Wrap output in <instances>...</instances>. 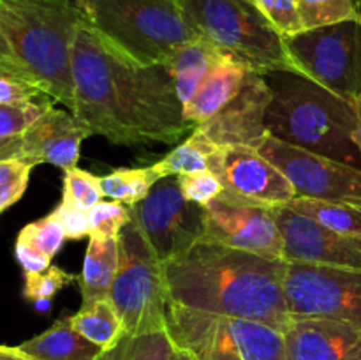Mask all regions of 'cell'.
<instances>
[{
	"label": "cell",
	"mask_w": 361,
	"mask_h": 360,
	"mask_svg": "<svg viewBox=\"0 0 361 360\" xmlns=\"http://www.w3.org/2000/svg\"><path fill=\"white\" fill-rule=\"evenodd\" d=\"M286 360H361V328L321 318H293Z\"/></svg>",
	"instance_id": "ac0fdd59"
},
{
	"label": "cell",
	"mask_w": 361,
	"mask_h": 360,
	"mask_svg": "<svg viewBox=\"0 0 361 360\" xmlns=\"http://www.w3.org/2000/svg\"><path fill=\"white\" fill-rule=\"evenodd\" d=\"M288 207L334 229V232L361 239V198L334 201L295 198L293 201H289Z\"/></svg>",
	"instance_id": "d4e9b609"
},
{
	"label": "cell",
	"mask_w": 361,
	"mask_h": 360,
	"mask_svg": "<svg viewBox=\"0 0 361 360\" xmlns=\"http://www.w3.org/2000/svg\"><path fill=\"white\" fill-rule=\"evenodd\" d=\"M166 330L176 346L197 360H286L284 334L261 321L168 302Z\"/></svg>",
	"instance_id": "52a82bcc"
},
{
	"label": "cell",
	"mask_w": 361,
	"mask_h": 360,
	"mask_svg": "<svg viewBox=\"0 0 361 360\" xmlns=\"http://www.w3.org/2000/svg\"><path fill=\"white\" fill-rule=\"evenodd\" d=\"M34 164L25 159L0 161V214L23 198Z\"/></svg>",
	"instance_id": "1f68e13d"
},
{
	"label": "cell",
	"mask_w": 361,
	"mask_h": 360,
	"mask_svg": "<svg viewBox=\"0 0 361 360\" xmlns=\"http://www.w3.org/2000/svg\"><path fill=\"white\" fill-rule=\"evenodd\" d=\"M183 9L201 39L254 73L289 71L305 76L284 37L249 0H183Z\"/></svg>",
	"instance_id": "8992f818"
},
{
	"label": "cell",
	"mask_w": 361,
	"mask_h": 360,
	"mask_svg": "<svg viewBox=\"0 0 361 360\" xmlns=\"http://www.w3.org/2000/svg\"><path fill=\"white\" fill-rule=\"evenodd\" d=\"M74 281H78L76 275L69 274L56 265H51L42 272L25 274L23 296L32 302L37 299H53L60 289H63Z\"/></svg>",
	"instance_id": "d590c367"
},
{
	"label": "cell",
	"mask_w": 361,
	"mask_h": 360,
	"mask_svg": "<svg viewBox=\"0 0 361 360\" xmlns=\"http://www.w3.org/2000/svg\"><path fill=\"white\" fill-rule=\"evenodd\" d=\"M356 2H358V9H360V13H361V0H356Z\"/></svg>",
	"instance_id": "ee69618b"
},
{
	"label": "cell",
	"mask_w": 361,
	"mask_h": 360,
	"mask_svg": "<svg viewBox=\"0 0 361 360\" xmlns=\"http://www.w3.org/2000/svg\"><path fill=\"white\" fill-rule=\"evenodd\" d=\"M161 179L164 176L155 164L147 168H118L109 175L101 176V189L109 200L133 207L143 201Z\"/></svg>",
	"instance_id": "484cf974"
},
{
	"label": "cell",
	"mask_w": 361,
	"mask_h": 360,
	"mask_svg": "<svg viewBox=\"0 0 361 360\" xmlns=\"http://www.w3.org/2000/svg\"><path fill=\"white\" fill-rule=\"evenodd\" d=\"M256 150L284 173L296 198L328 201L361 198V169L293 147L270 134Z\"/></svg>",
	"instance_id": "7c38bea8"
},
{
	"label": "cell",
	"mask_w": 361,
	"mask_h": 360,
	"mask_svg": "<svg viewBox=\"0 0 361 360\" xmlns=\"http://www.w3.org/2000/svg\"><path fill=\"white\" fill-rule=\"evenodd\" d=\"M92 136L90 131L74 116V113L51 108L21 136V159L34 166L48 162L56 168H76L83 140Z\"/></svg>",
	"instance_id": "e0dca14e"
},
{
	"label": "cell",
	"mask_w": 361,
	"mask_h": 360,
	"mask_svg": "<svg viewBox=\"0 0 361 360\" xmlns=\"http://www.w3.org/2000/svg\"><path fill=\"white\" fill-rule=\"evenodd\" d=\"M219 56H221V52L204 39L189 42L175 53L168 67L175 80L178 99L183 106L192 99Z\"/></svg>",
	"instance_id": "7402d4cb"
},
{
	"label": "cell",
	"mask_w": 361,
	"mask_h": 360,
	"mask_svg": "<svg viewBox=\"0 0 361 360\" xmlns=\"http://www.w3.org/2000/svg\"><path fill=\"white\" fill-rule=\"evenodd\" d=\"M69 321L78 334L102 349L111 348L126 334L122 318L109 299L81 302L80 311L69 316Z\"/></svg>",
	"instance_id": "cb8c5ba5"
},
{
	"label": "cell",
	"mask_w": 361,
	"mask_h": 360,
	"mask_svg": "<svg viewBox=\"0 0 361 360\" xmlns=\"http://www.w3.org/2000/svg\"><path fill=\"white\" fill-rule=\"evenodd\" d=\"M203 208L204 233L201 240L264 256L284 258V236L271 212L274 207L222 191Z\"/></svg>",
	"instance_id": "4fadbf2b"
},
{
	"label": "cell",
	"mask_w": 361,
	"mask_h": 360,
	"mask_svg": "<svg viewBox=\"0 0 361 360\" xmlns=\"http://www.w3.org/2000/svg\"><path fill=\"white\" fill-rule=\"evenodd\" d=\"M88 214V236H120L122 229L133 219L130 207L120 201H99L87 212Z\"/></svg>",
	"instance_id": "4dcf8cb0"
},
{
	"label": "cell",
	"mask_w": 361,
	"mask_h": 360,
	"mask_svg": "<svg viewBox=\"0 0 361 360\" xmlns=\"http://www.w3.org/2000/svg\"><path fill=\"white\" fill-rule=\"evenodd\" d=\"M270 102L271 88L264 74L249 71L238 94L196 129L217 147L247 145L256 148L268 136L264 120Z\"/></svg>",
	"instance_id": "2e32d148"
},
{
	"label": "cell",
	"mask_w": 361,
	"mask_h": 360,
	"mask_svg": "<svg viewBox=\"0 0 361 360\" xmlns=\"http://www.w3.org/2000/svg\"><path fill=\"white\" fill-rule=\"evenodd\" d=\"M85 13L78 0H0V62L27 74L44 94L74 109L73 53Z\"/></svg>",
	"instance_id": "3957f363"
},
{
	"label": "cell",
	"mask_w": 361,
	"mask_h": 360,
	"mask_svg": "<svg viewBox=\"0 0 361 360\" xmlns=\"http://www.w3.org/2000/svg\"><path fill=\"white\" fill-rule=\"evenodd\" d=\"M14 256H16L18 263L25 270V274H34V272H42L46 268L51 267V260L39 253L34 246L27 242V240L18 236L16 244H14Z\"/></svg>",
	"instance_id": "f35d334b"
},
{
	"label": "cell",
	"mask_w": 361,
	"mask_h": 360,
	"mask_svg": "<svg viewBox=\"0 0 361 360\" xmlns=\"http://www.w3.org/2000/svg\"><path fill=\"white\" fill-rule=\"evenodd\" d=\"M0 360H34L20 348H9V346H0Z\"/></svg>",
	"instance_id": "60d3db41"
},
{
	"label": "cell",
	"mask_w": 361,
	"mask_h": 360,
	"mask_svg": "<svg viewBox=\"0 0 361 360\" xmlns=\"http://www.w3.org/2000/svg\"><path fill=\"white\" fill-rule=\"evenodd\" d=\"M298 11L305 30L361 20L356 0H298Z\"/></svg>",
	"instance_id": "83f0119b"
},
{
	"label": "cell",
	"mask_w": 361,
	"mask_h": 360,
	"mask_svg": "<svg viewBox=\"0 0 361 360\" xmlns=\"http://www.w3.org/2000/svg\"><path fill=\"white\" fill-rule=\"evenodd\" d=\"M18 348L34 360H97L102 353L101 346L74 330L69 316L56 320L48 330L21 342Z\"/></svg>",
	"instance_id": "ffe728a7"
},
{
	"label": "cell",
	"mask_w": 361,
	"mask_h": 360,
	"mask_svg": "<svg viewBox=\"0 0 361 360\" xmlns=\"http://www.w3.org/2000/svg\"><path fill=\"white\" fill-rule=\"evenodd\" d=\"M74 116L115 145L175 143L196 127L168 66H145L83 20L74 37Z\"/></svg>",
	"instance_id": "6da1fadb"
},
{
	"label": "cell",
	"mask_w": 361,
	"mask_h": 360,
	"mask_svg": "<svg viewBox=\"0 0 361 360\" xmlns=\"http://www.w3.org/2000/svg\"><path fill=\"white\" fill-rule=\"evenodd\" d=\"M60 224L63 226V232L69 240H80L83 236H88V214L80 210V208L73 207L69 203L60 201L59 207L51 212Z\"/></svg>",
	"instance_id": "74e56055"
},
{
	"label": "cell",
	"mask_w": 361,
	"mask_h": 360,
	"mask_svg": "<svg viewBox=\"0 0 361 360\" xmlns=\"http://www.w3.org/2000/svg\"><path fill=\"white\" fill-rule=\"evenodd\" d=\"M102 196L104 194L101 189V176H95L80 168H71L63 172V203L88 212L94 205L102 201Z\"/></svg>",
	"instance_id": "f546056e"
},
{
	"label": "cell",
	"mask_w": 361,
	"mask_h": 360,
	"mask_svg": "<svg viewBox=\"0 0 361 360\" xmlns=\"http://www.w3.org/2000/svg\"><path fill=\"white\" fill-rule=\"evenodd\" d=\"M46 97L49 95L44 94L27 74L11 64L0 62V104L37 101Z\"/></svg>",
	"instance_id": "e575fe53"
},
{
	"label": "cell",
	"mask_w": 361,
	"mask_h": 360,
	"mask_svg": "<svg viewBox=\"0 0 361 360\" xmlns=\"http://www.w3.org/2000/svg\"><path fill=\"white\" fill-rule=\"evenodd\" d=\"M53 99L0 104V138H20L51 108Z\"/></svg>",
	"instance_id": "f1b7e54d"
},
{
	"label": "cell",
	"mask_w": 361,
	"mask_h": 360,
	"mask_svg": "<svg viewBox=\"0 0 361 360\" xmlns=\"http://www.w3.org/2000/svg\"><path fill=\"white\" fill-rule=\"evenodd\" d=\"M355 106H356V113H358V129H356V141H358V147L361 150V97L356 99Z\"/></svg>",
	"instance_id": "b9f144b4"
},
{
	"label": "cell",
	"mask_w": 361,
	"mask_h": 360,
	"mask_svg": "<svg viewBox=\"0 0 361 360\" xmlns=\"http://www.w3.org/2000/svg\"><path fill=\"white\" fill-rule=\"evenodd\" d=\"M264 78L271 88L264 120L270 136L361 169L355 102L298 73L277 71Z\"/></svg>",
	"instance_id": "277c9868"
},
{
	"label": "cell",
	"mask_w": 361,
	"mask_h": 360,
	"mask_svg": "<svg viewBox=\"0 0 361 360\" xmlns=\"http://www.w3.org/2000/svg\"><path fill=\"white\" fill-rule=\"evenodd\" d=\"M49 300H51V299H37V300H34L35 309L41 311V313H48L49 306H51V302H49Z\"/></svg>",
	"instance_id": "7bdbcfd3"
},
{
	"label": "cell",
	"mask_w": 361,
	"mask_h": 360,
	"mask_svg": "<svg viewBox=\"0 0 361 360\" xmlns=\"http://www.w3.org/2000/svg\"><path fill=\"white\" fill-rule=\"evenodd\" d=\"M284 295L291 318H321L361 328V270L288 261Z\"/></svg>",
	"instance_id": "30bf717a"
},
{
	"label": "cell",
	"mask_w": 361,
	"mask_h": 360,
	"mask_svg": "<svg viewBox=\"0 0 361 360\" xmlns=\"http://www.w3.org/2000/svg\"><path fill=\"white\" fill-rule=\"evenodd\" d=\"M118 236H90L83 260V270L78 275L81 302L109 299V289L118 272Z\"/></svg>",
	"instance_id": "44dd1931"
},
{
	"label": "cell",
	"mask_w": 361,
	"mask_h": 360,
	"mask_svg": "<svg viewBox=\"0 0 361 360\" xmlns=\"http://www.w3.org/2000/svg\"><path fill=\"white\" fill-rule=\"evenodd\" d=\"M249 71V67L221 53V56L210 67L207 78L200 85L196 94L183 106L185 119L194 127L212 119L238 94Z\"/></svg>",
	"instance_id": "d6986e66"
},
{
	"label": "cell",
	"mask_w": 361,
	"mask_h": 360,
	"mask_svg": "<svg viewBox=\"0 0 361 360\" xmlns=\"http://www.w3.org/2000/svg\"><path fill=\"white\" fill-rule=\"evenodd\" d=\"M88 23L145 66H169L180 48L201 39L183 0H78Z\"/></svg>",
	"instance_id": "5b68a950"
},
{
	"label": "cell",
	"mask_w": 361,
	"mask_h": 360,
	"mask_svg": "<svg viewBox=\"0 0 361 360\" xmlns=\"http://www.w3.org/2000/svg\"><path fill=\"white\" fill-rule=\"evenodd\" d=\"M176 180H178L180 191L185 196V200L201 205V207L210 203L214 198H217L224 191L221 180L210 169L189 173V175H180L176 176Z\"/></svg>",
	"instance_id": "8d00e7d4"
},
{
	"label": "cell",
	"mask_w": 361,
	"mask_h": 360,
	"mask_svg": "<svg viewBox=\"0 0 361 360\" xmlns=\"http://www.w3.org/2000/svg\"><path fill=\"white\" fill-rule=\"evenodd\" d=\"M217 148V145L212 143L201 131L194 129L182 145L169 152L164 159L155 162V168L161 172L164 179L203 172V169H208V159Z\"/></svg>",
	"instance_id": "4316f807"
},
{
	"label": "cell",
	"mask_w": 361,
	"mask_h": 360,
	"mask_svg": "<svg viewBox=\"0 0 361 360\" xmlns=\"http://www.w3.org/2000/svg\"><path fill=\"white\" fill-rule=\"evenodd\" d=\"M249 2L267 18L268 23L282 37H289L305 30L300 18L298 0H249Z\"/></svg>",
	"instance_id": "836d02e7"
},
{
	"label": "cell",
	"mask_w": 361,
	"mask_h": 360,
	"mask_svg": "<svg viewBox=\"0 0 361 360\" xmlns=\"http://www.w3.org/2000/svg\"><path fill=\"white\" fill-rule=\"evenodd\" d=\"M130 210L162 265L185 254L203 239L204 208L185 200L176 176L159 180Z\"/></svg>",
	"instance_id": "8fae6325"
},
{
	"label": "cell",
	"mask_w": 361,
	"mask_h": 360,
	"mask_svg": "<svg viewBox=\"0 0 361 360\" xmlns=\"http://www.w3.org/2000/svg\"><path fill=\"white\" fill-rule=\"evenodd\" d=\"M23 152V141L20 138H0V161L6 159H21Z\"/></svg>",
	"instance_id": "ab89813d"
},
{
	"label": "cell",
	"mask_w": 361,
	"mask_h": 360,
	"mask_svg": "<svg viewBox=\"0 0 361 360\" xmlns=\"http://www.w3.org/2000/svg\"><path fill=\"white\" fill-rule=\"evenodd\" d=\"M284 42L307 78L353 102L361 97V20L310 28Z\"/></svg>",
	"instance_id": "9c48e42d"
},
{
	"label": "cell",
	"mask_w": 361,
	"mask_h": 360,
	"mask_svg": "<svg viewBox=\"0 0 361 360\" xmlns=\"http://www.w3.org/2000/svg\"><path fill=\"white\" fill-rule=\"evenodd\" d=\"M118 247V272L109 289V300L122 318L126 334L166 330L164 265L134 215L120 233Z\"/></svg>",
	"instance_id": "ba28073f"
},
{
	"label": "cell",
	"mask_w": 361,
	"mask_h": 360,
	"mask_svg": "<svg viewBox=\"0 0 361 360\" xmlns=\"http://www.w3.org/2000/svg\"><path fill=\"white\" fill-rule=\"evenodd\" d=\"M208 169L217 175L224 191L254 203L282 207L296 198L284 173L254 147H219L208 159Z\"/></svg>",
	"instance_id": "5bb4252c"
},
{
	"label": "cell",
	"mask_w": 361,
	"mask_h": 360,
	"mask_svg": "<svg viewBox=\"0 0 361 360\" xmlns=\"http://www.w3.org/2000/svg\"><path fill=\"white\" fill-rule=\"evenodd\" d=\"M18 236L27 240L30 246H34L39 253L48 256L49 260H53L59 254V251L63 246V240L67 239L63 226L53 214H48L46 217L27 224L18 233Z\"/></svg>",
	"instance_id": "d6a6232c"
},
{
	"label": "cell",
	"mask_w": 361,
	"mask_h": 360,
	"mask_svg": "<svg viewBox=\"0 0 361 360\" xmlns=\"http://www.w3.org/2000/svg\"><path fill=\"white\" fill-rule=\"evenodd\" d=\"M288 260L200 240L164 265L168 302L187 309L261 321L284 334Z\"/></svg>",
	"instance_id": "7a4b0ae2"
},
{
	"label": "cell",
	"mask_w": 361,
	"mask_h": 360,
	"mask_svg": "<svg viewBox=\"0 0 361 360\" xmlns=\"http://www.w3.org/2000/svg\"><path fill=\"white\" fill-rule=\"evenodd\" d=\"M271 212L284 236L288 261L361 270V239L334 232L288 205L274 207Z\"/></svg>",
	"instance_id": "9a60e30c"
},
{
	"label": "cell",
	"mask_w": 361,
	"mask_h": 360,
	"mask_svg": "<svg viewBox=\"0 0 361 360\" xmlns=\"http://www.w3.org/2000/svg\"><path fill=\"white\" fill-rule=\"evenodd\" d=\"M97 360H197L173 342L168 330L123 334L116 344L102 349Z\"/></svg>",
	"instance_id": "603a6c76"
}]
</instances>
